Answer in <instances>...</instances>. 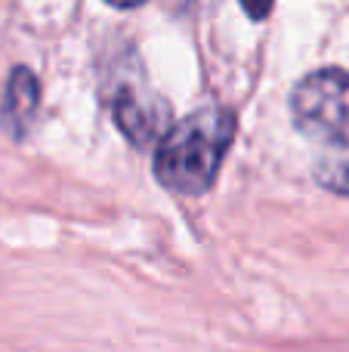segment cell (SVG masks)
Here are the masks:
<instances>
[{
	"label": "cell",
	"mask_w": 349,
	"mask_h": 352,
	"mask_svg": "<svg viewBox=\"0 0 349 352\" xmlns=\"http://www.w3.org/2000/svg\"><path fill=\"white\" fill-rule=\"evenodd\" d=\"M241 10H245L251 19H263V16H269V12H272V6H269V3H260V6L245 3V6H241Z\"/></svg>",
	"instance_id": "6"
},
{
	"label": "cell",
	"mask_w": 349,
	"mask_h": 352,
	"mask_svg": "<svg viewBox=\"0 0 349 352\" xmlns=\"http://www.w3.org/2000/svg\"><path fill=\"white\" fill-rule=\"evenodd\" d=\"M294 127L309 140L331 142L349 133V72L319 68L291 90Z\"/></svg>",
	"instance_id": "2"
},
{
	"label": "cell",
	"mask_w": 349,
	"mask_h": 352,
	"mask_svg": "<svg viewBox=\"0 0 349 352\" xmlns=\"http://www.w3.org/2000/svg\"><path fill=\"white\" fill-rule=\"evenodd\" d=\"M37 109H41V80L25 65L12 68V74L6 78L3 105H0V127L6 130V136L22 140L34 121Z\"/></svg>",
	"instance_id": "4"
},
{
	"label": "cell",
	"mask_w": 349,
	"mask_h": 352,
	"mask_svg": "<svg viewBox=\"0 0 349 352\" xmlns=\"http://www.w3.org/2000/svg\"><path fill=\"white\" fill-rule=\"evenodd\" d=\"M315 182L328 192L349 198V133L325 142L315 158Z\"/></svg>",
	"instance_id": "5"
},
{
	"label": "cell",
	"mask_w": 349,
	"mask_h": 352,
	"mask_svg": "<svg viewBox=\"0 0 349 352\" xmlns=\"http://www.w3.org/2000/svg\"><path fill=\"white\" fill-rule=\"evenodd\" d=\"M238 118L232 109L210 105L185 121L173 124L155 152V176L167 192L204 195L214 186L229 148H232Z\"/></svg>",
	"instance_id": "1"
},
{
	"label": "cell",
	"mask_w": 349,
	"mask_h": 352,
	"mask_svg": "<svg viewBox=\"0 0 349 352\" xmlns=\"http://www.w3.org/2000/svg\"><path fill=\"white\" fill-rule=\"evenodd\" d=\"M111 115L121 133L127 136L133 146H148L155 140L167 136V124H170V105L152 93L148 87H124L117 96L111 99Z\"/></svg>",
	"instance_id": "3"
}]
</instances>
